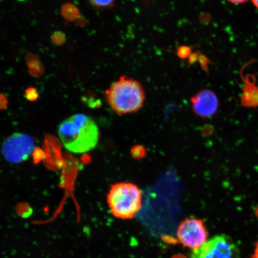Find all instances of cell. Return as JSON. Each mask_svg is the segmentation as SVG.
Instances as JSON below:
<instances>
[{"label":"cell","mask_w":258,"mask_h":258,"mask_svg":"<svg viewBox=\"0 0 258 258\" xmlns=\"http://www.w3.org/2000/svg\"><path fill=\"white\" fill-rule=\"evenodd\" d=\"M191 108L195 114L202 118H209L217 112L219 99L215 93L211 90H203L192 96Z\"/></svg>","instance_id":"52a82bcc"},{"label":"cell","mask_w":258,"mask_h":258,"mask_svg":"<svg viewBox=\"0 0 258 258\" xmlns=\"http://www.w3.org/2000/svg\"><path fill=\"white\" fill-rule=\"evenodd\" d=\"M244 88L241 102L243 106L253 107L258 106V87L255 85V81H251L250 76L245 77Z\"/></svg>","instance_id":"ba28073f"},{"label":"cell","mask_w":258,"mask_h":258,"mask_svg":"<svg viewBox=\"0 0 258 258\" xmlns=\"http://www.w3.org/2000/svg\"><path fill=\"white\" fill-rule=\"evenodd\" d=\"M132 157L134 159L140 160L143 159V158L146 155V151L143 147L141 145H136V146L132 148L131 151Z\"/></svg>","instance_id":"7c38bea8"},{"label":"cell","mask_w":258,"mask_h":258,"mask_svg":"<svg viewBox=\"0 0 258 258\" xmlns=\"http://www.w3.org/2000/svg\"><path fill=\"white\" fill-rule=\"evenodd\" d=\"M208 231L202 219L190 218L180 222L177 237L183 246L192 250L201 247L207 241Z\"/></svg>","instance_id":"5b68a950"},{"label":"cell","mask_w":258,"mask_h":258,"mask_svg":"<svg viewBox=\"0 0 258 258\" xmlns=\"http://www.w3.org/2000/svg\"><path fill=\"white\" fill-rule=\"evenodd\" d=\"M18 1H19V2H25V1H27V0H18Z\"/></svg>","instance_id":"603a6c76"},{"label":"cell","mask_w":258,"mask_h":258,"mask_svg":"<svg viewBox=\"0 0 258 258\" xmlns=\"http://www.w3.org/2000/svg\"><path fill=\"white\" fill-rule=\"evenodd\" d=\"M191 53V47L186 46L180 47L177 50V56L182 59L188 58Z\"/></svg>","instance_id":"5bb4252c"},{"label":"cell","mask_w":258,"mask_h":258,"mask_svg":"<svg viewBox=\"0 0 258 258\" xmlns=\"http://www.w3.org/2000/svg\"><path fill=\"white\" fill-rule=\"evenodd\" d=\"M0 1H3V0H0Z\"/></svg>","instance_id":"cb8c5ba5"},{"label":"cell","mask_w":258,"mask_h":258,"mask_svg":"<svg viewBox=\"0 0 258 258\" xmlns=\"http://www.w3.org/2000/svg\"><path fill=\"white\" fill-rule=\"evenodd\" d=\"M107 203L114 217L124 220L133 219L141 209L143 193L134 183H115L109 190Z\"/></svg>","instance_id":"3957f363"},{"label":"cell","mask_w":258,"mask_h":258,"mask_svg":"<svg viewBox=\"0 0 258 258\" xmlns=\"http://www.w3.org/2000/svg\"><path fill=\"white\" fill-rule=\"evenodd\" d=\"M229 2L233 3L235 5L243 4V3H246L248 0H228Z\"/></svg>","instance_id":"ac0fdd59"},{"label":"cell","mask_w":258,"mask_h":258,"mask_svg":"<svg viewBox=\"0 0 258 258\" xmlns=\"http://www.w3.org/2000/svg\"><path fill=\"white\" fill-rule=\"evenodd\" d=\"M61 15L66 21L73 22L78 19L80 11L76 6L72 3H66L61 9Z\"/></svg>","instance_id":"9c48e42d"},{"label":"cell","mask_w":258,"mask_h":258,"mask_svg":"<svg viewBox=\"0 0 258 258\" xmlns=\"http://www.w3.org/2000/svg\"><path fill=\"white\" fill-rule=\"evenodd\" d=\"M27 62L30 73L33 75H40L43 73V67L39 58L35 54L28 53Z\"/></svg>","instance_id":"30bf717a"},{"label":"cell","mask_w":258,"mask_h":258,"mask_svg":"<svg viewBox=\"0 0 258 258\" xmlns=\"http://www.w3.org/2000/svg\"><path fill=\"white\" fill-rule=\"evenodd\" d=\"M108 105L116 114L126 115L143 107L146 95L140 82L121 76L105 92Z\"/></svg>","instance_id":"7a4b0ae2"},{"label":"cell","mask_w":258,"mask_h":258,"mask_svg":"<svg viewBox=\"0 0 258 258\" xmlns=\"http://www.w3.org/2000/svg\"><path fill=\"white\" fill-rule=\"evenodd\" d=\"M51 41L56 46H61L66 41V35L62 32L56 31L51 35Z\"/></svg>","instance_id":"4fadbf2b"},{"label":"cell","mask_w":258,"mask_h":258,"mask_svg":"<svg viewBox=\"0 0 258 258\" xmlns=\"http://www.w3.org/2000/svg\"><path fill=\"white\" fill-rule=\"evenodd\" d=\"M58 135L64 148L70 152L83 154L96 147L99 131L89 116L78 114L63 121L58 127Z\"/></svg>","instance_id":"6da1fadb"},{"label":"cell","mask_w":258,"mask_h":258,"mask_svg":"<svg viewBox=\"0 0 258 258\" xmlns=\"http://www.w3.org/2000/svg\"><path fill=\"white\" fill-rule=\"evenodd\" d=\"M35 142L30 135L14 134L2 145V154L9 162L18 163L28 159L34 150Z\"/></svg>","instance_id":"8992f818"},{"label":"cell","mask_w":258,"mask_h":258,"mask_svg":"<svg viewBox=\"0 0 258 258\" xmlns=\"http://www.w3.org/2000/svg\"><path fill=\"white\" fill-rule=\"evenodd\" d=\"M7 99H6L5 96L0 94V109H4L7 105Z\"/></svg>","instance_id":"e0dca14e"},{"label":"cell","mask_w":258,"mask_h":258,"mask_svg":"<svg viewBox=\"0 0 258 258\" xmlns=\"http://www.w3.org/2000/svg\"><path fill=\"white\" fill-rule=\"evenodd\" d=\"M191 258H240V251L228 235H218L192 250Z\"/></svg>","instance_id":"277c9868"},{"label":"cell","mask_w":258,"mask_h":258,"mask_svg":"<svg viewBox=\"0 0 258 258\" xmlns=\"http://www.w3.org/2000/svg\"><path fill=\"white\" fill-rule=\"evenodd\" d=\"M251 258H258V241L256 244L255 249H254V253L252 254V256H251Z\"/></svg>","instance_id":"d6986e66"},{"label":"cell","mask_w":258,"mask_h":258,"mask_svg":"<svg viewBox=\"0 0 258 258\" xmlns=\"http://www.w3.org/2000/svg\"><path fill=\"white\" fill-rule=\"evenodd\" d=\"M253 5L258 9V0H252Z\"/></svg>","instance_id":"ffe728a7"},{"label":"cell","mask_w":258,"mask_h":258,"mask_svg":"<svg viewBox=\"0 0 258 258\" xmlns=\"http://www.w3.org/2000/svg\"><path fill=\"white\" fill-rule=\"evenodd\" d=\"M200 54L198 53H192L188 57V62L192 64L199 60Z\"/></svg>","instance_id":"2e32d148"},{"label":"cell","mask_w":258,"mask_h":258,"mask_svg":"<svg viewBox=\"0 0 258 258\" xmlns=\"http://www.w3.org/2000/svg\"><path fill=\"white\" fill-rule=\"evenodd\" d=\"M256 214L257 217L258 218V207H257V208L256 210Z\"/></svg>","instance_id":"7402d4cb"},{"label":"cell","mask_w":258,"mask_h":258,"mask_svg":"<svg viewBox=\"0 0 258 258\" xmlns=\"http://www.w3.org/2000/svg\"><path fill=\"white\" fill-rule=\"evenodd\" d=\"M26 98L29 101H34L38 98V94L36 89L29 88L26 92Z\"/></svg>","instance_id":"9a60e30c"},{"label":"cell","mask_w":258,"mask_h":258,"mask_svg":"<svg viewBox=\"0 0 258 258\" xmlns=\"http://www.w3.org/2000/svg\"><path fill=\"white\" fill-rule=\"evenodd\" d=\"M173 258H186V257L183 256V255H176L175 257H173Z\"/></svg>","instance_id":"44dd1931"},{"label":"cell","mask_w":258,"mask_h":258,"mask_svg":"<svg viewBox=\"0 0 258 258\" xmlns=\"http://www.w3.org/2000/svg\"><path fill=\"white\" fill-rule=\"evenodd\" d=\"M116 0H88L90 4L97 9H106L113 7Z\"/></svg>","instance_id":"8fae6325"}]
</instances>
